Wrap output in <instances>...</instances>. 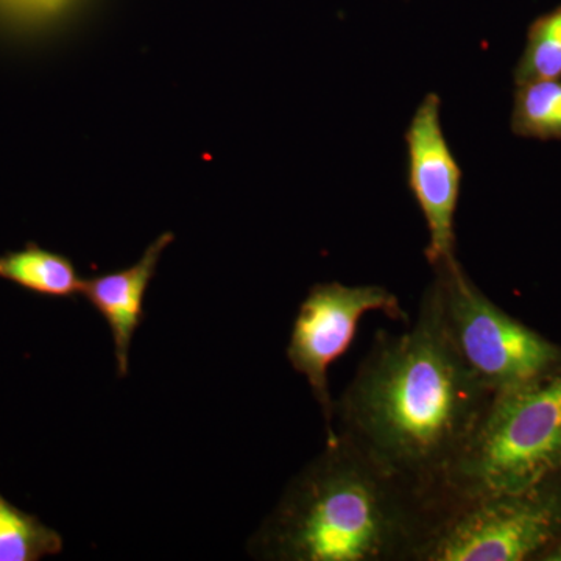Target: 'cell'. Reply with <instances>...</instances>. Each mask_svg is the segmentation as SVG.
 I'll use <instances>...</instances> for the list:
<instances>
[{
	"instance_id": "obj_1",
	"label": "cell",
	"mask_w": 561,
	"mask_h": 561,
	"mask_svg": "<svg viewBox=\"0 0 561 561\" xmlns=\"http://www.w3.org/2000/svg\"><path fill=\"white\" fill-rule=\"evenodd\" d=\"M493 398L454 348L431 283L408 330L376 335L335 401V432L405 481L448 496L449 472Z\"/></svg>"
},
{
	"instance_id": "obj_2",
	"label": "cell",
	"mask_w": 561,
	"mask_h": 561,
	"mask_svg": "<svg viewBox=\"0 0 561 561\" xmlns=\"http://www.w3.org/2000/svg\"><path fill=\"white\" fill-rule=\"evenodd\" d=\"M451 502L337 434L291 479L249 552L271 561H421Z\"/></svg>"
},
{
	"instance_id": "obj_3",
	"label": "cell",
	"mask_w": 561,
	"mask_h": 561,
	"mask_svg": "<svg viewBox=\"0 0 561 561\" xmlns=\"http://www.w3.org/2000/svg\"><path fill=\"white\" fill-rule=\"evenodd\" d=\"M561 479V367L496 394L449 472L451 500L523 493Z\"/></svg>"
},
{
	"instance_id": "obj_4",
	"label": "cell",
	"mask_w": 561,
	"mask_h": 561,
	"mask_svg": "<svg viewBox=\"0 0 561 561\" xmlns=\"http://www.w3.org/2000/svg\"><path fill=\"white\" fill-rule=\"evenodd\" d=\"M443 323L468 371L494 397L538 382L561 367V350L502 311L459 261L434 267Z\"/></svg>"
},
{
	"instance_id": "obj_5",
	"label": "cell",
	"mask_w": 561,
	"mask_h": 561,
	"mask_svg": "<svg viewBox=\"0 0 561 561\" xmlns=\"http://www.w3.org/2000/svg\"><path fill=\"white\" fill-rule=\"evenodd\" d=\"M560 483L453 500L421 561L540 559L561 538Z\"/></svg>"
},
{
	"instance_id": "obj_6",
	"label": "cell",
	"mask_w": 561,
	"mask_h": 561,
	"mask_svg": "<svg viewBox=\"0 0 561 561\" xmlns=\"http://www.w3.org/2000/svg\"><path fill=\"white\" fill-rule=\"evenodd\" d=\"M382 312L391 320L408 321L397 295L376 284L346 286L339 280L319 283L302 300L294 327L287 359L305 376L319 402L327 442L337 435L334 427L335 401L330 390L331 365L348 351L362 317Z\"/></svg>"
},
{
	"instance_id": "obj_7",
	"label": "cell",
	"mask_w": 561,
	"mask_h": 561,
	"mask_svg": "<svg viewBox=\"0 0 561 561\" xmlns=\"http://www.w3.org/2000/svg\"><path fill=\"white\" fill-rule=\"evenodd\" d=\"M440 98L427 94L405 133L408 179L430 231L426 257L432 268L456 256V209L461 171L442 127Z\"/></svg>"
},
{
	"instance_id": "obj_8",
	"label": "cell",
	"mask_w": 561,
	"mask_h": 561,
	"mask_svg": "<svg viewBox=\"0 0 561 561\" xmlns=\"http://www.w3.org/2000/svg\"><path fill=\"white\" fill-rule=\"evenodd\" d=\"M173 241L175 234L164 232L147 247L142 257L131 267L83 280L81 295L101 313L113 335L119 378H127L133 337L146 319L144 298L162 253Z\"/></svg>"
},
{
	"instance_id": "obj_9",
	"label": "cell",
	"mask_w": 561,
	"mask_h": 561,
	"mask_svg": "<svg viewBox=\"0 0 561 561\" xmlns=\"http://www.w3.org/2000/svg\"><path fill=\"white\" fill-rule=\"evenodd\" d=\"M0 279L47 298L77 297L84 280L69 257L41 249L35 242L20 251L0 254Z\"/></svg>"
},
{
	"instance_id": "obj_10",
	"label": "cell",
	"mask_w": 561,
	"mask_h": 561,
	"mask_svg": "<svg viewBox=\"0 0 561 561\" xmlns=\"http://www.w3.org/2000/svg\"><path fill=\"white\" fill-rule=\"evenodd\" d=\"M62 552V537L0 494V561H38Z\"/></svg>"
},
{
	"instance_id": "obj_11",
	"label": "cell",
	"mask_w": 561,
	"mask_h": 561,
	"mask_svg": "<svg viewBox=\"0 0 561 561\" xmlns=\"http://www.w3.org/2000/svg\"><path fill=\"white\" fill-rule=\"evenodd\" d=\"M513 127L523 135L561 138V80L523 83L516 95Z\"/></svg>"
},
{
	"instance_id": "obj_12",
	"label": "cell",
	"mask_w": 561,
	"mask_h": 561,
	"mask_svg": "<svg viewBox=\"0 0 561 561\" xmlns=\"http://www.w3.org/2000/svg\"><path fill=\"white\" fill-rule=\"evenodd\" d=\"M561 79V9L535 22L518 68L522 83Z\"/></svg>"
},
{
	"instance_id": "obj_13",
	"label": "cell",
	"mask_w": 561,
	"mask_h": 561,
	"mask_svg": "<svg viewBox=\"0 0 561 561\" xmlns=\"http://www.w3.org/2000/svg\"><path fill=\"white\" fill-rule=\"evenodd\" d=\"M538 560L561 561V538L553 542L551 548L546 549V551L541 553V557Z\"/></svg>"
},
{
	"instance_id": "obj_14",
	"label": "cell",
	"mask_w": 561,
	"mask_h": 561,
	"mask_svg": "<svg viewBox=\"0 0 561 561\" xmlns=\"http://www.w3.org/2000/svg\"><path fill=\"white\" fill-rule=\"evenodd\" d=\"M38 2L43 7H55L58 5V2H60V0H38Z\"/></svg>"
}]
</instances>
